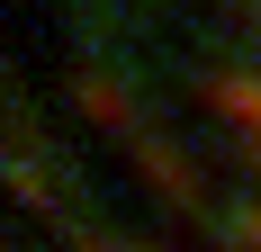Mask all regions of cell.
I'll use <instances>...</instances> for the list:
<instances>
[{
	"mask_svg": "<svg viewBox=\"0 0 261 252\" xmlns=\"http://www.w3.org/2000/svg\"><path fill=\"white\" fill-rule=\"evenodd\" d=\"M207 108L234 126V144L261 162V72H234V63H225V72H207Z\"/></svg>",
	"mask_w": 261,
	"mask_h": 252,
	"instance_id": "6da1fadb",
	"label": "cell"
},
{
	"mask_svg": "<svg viewBox=\"0 0 261 252\" xmlns=\"http://www.w3.org/2000/svg\"><path fill=\"white\" fill-rule=\"evenodd\" d=\"M225 234H234V252H261V207H225Z\"/></svg>",
	"mask_w": 261,
	"mask_h": 252,
	"instance_id": "7a4b0ae2",
	"label": "cell"
}]
</instances>
